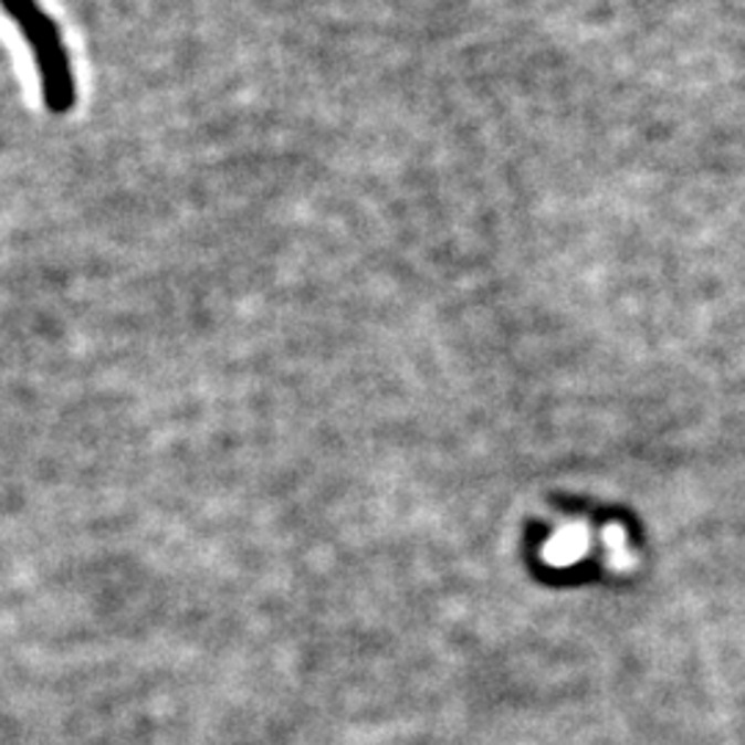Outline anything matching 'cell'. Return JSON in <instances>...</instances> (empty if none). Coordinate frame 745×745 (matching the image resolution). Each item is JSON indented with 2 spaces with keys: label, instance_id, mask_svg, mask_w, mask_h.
Masks as SVG:
<instances>
[{
  "label": "cell",
  "instance_id": "6da1fadb",
  "mask_svg": "<svg viewBox=\"0 0 745 745\" xmlns=\"http://www.w3.org/2000/svg\"><path fill=\"white\" fill-rule=\"evenodd\" d=\"M0 6L20 25L22 36L33 44V59H36L48 108L53 114H66L75 105V81H72L70 59L55 22L39 9L36 0H0Z\"/></svg>",
  "mask_w": 745,
  "mask_h": 745
},
{
  "label": "cell",
  "instance_id": "7a4b0ae2",
  "mask_svg": "<svg viewBox=\"0 0 745 745\" xmlns=\"http://www.w3.org/2000/svg\"><path fill=\"white\" fill-rule=\"evenodd\" d=\"M588 549H591V531H588V525L569 522V525H564L547 538V544L542 547V558L547 566L566 569V566L586 558Z\"/></svg>",
  "mask_w": 745,
  "mask_h": 745
},
{
  "label": "cell",
  "instance_id": "3957f363",
  "mask_svg": "<svg viewBox=\"0 0 745 745\" xmlns=\"http://www.w3.org/2000/svg\"><path fill=\"white\" fill-rule=\"evenodd\" d=\"M602 544L605 553H608V566L613 571H627L636 566V555L630 549V538H627V531L619 525V522H610V525L602 527Z\"/></svg>",
  "mask_w": 745,
  "mask_h": 745
}]
</instances>
